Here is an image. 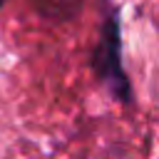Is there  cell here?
<instances>
[{
  "mask_svg": "<svg viewBox=\"0 0 159 159\" xmlns=\"http://www.w3.org/2000/svg\"><path fill=\"white\" fill-rule=\"evenodd\" d=\"M94 70L117 99H129V82L122 72V60H119V15L114 10L109 12L102 27V40L94 52Z\"/></svg>",
  "mask_w": 159,
  "mask_h": 159,
  "instance_id": "obj_1",
  "label": "cell"
},
{
  "mask_svg": "<svg viewBox=\"0 0 159 159\" xmlns=\"http://www.w3.org/2000/svg\"><path fill=\"white\" fill-rule=\"evenodd\" d=\"M2 5H5V0H0V7H2Z\"/></svg>",
  "mask_w": 159,
  "mask_h": 159,
  "instance_id": "obj_2",
  "label": "cell"
}]
</instances>
